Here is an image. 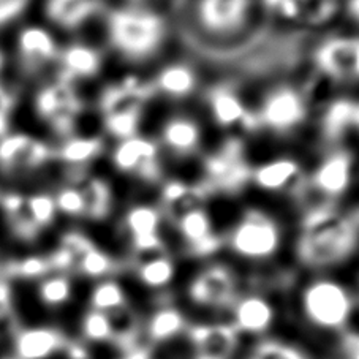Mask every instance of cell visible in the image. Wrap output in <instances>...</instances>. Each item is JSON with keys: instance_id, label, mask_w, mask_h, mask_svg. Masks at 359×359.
I'll use <instances>...</instances> for the list:
<instances>
[{"instance_id": "836d02e7", "label": "cell", "mask_w": 359, "mask_h": 359, "mask_svg": "<svg viewBox=\"0 0 359 359\" xmlns=\"http://www.w3.org/2000/svg\"><path fill=\"white\" fill-rule=\"evenodd\" d=\"M81 327L84 339L94 340V342H102V340H107L113 336L114 321L113 317H109V315L90 309V311L84 315Z\"/></svg>"}, {"instance_id": "b9f144b4", "label": "cell", "mask_w": 359, "mask_h": 359, "mask_svg": "<svg viewBox=\"0 0 359 359\" xmlns=\"http://www.w3.org/2000/svg\"><path fill=\"white\" fill-rule=\"evenodd\" d=\"M346 13L359 24V0H346Z\"/></svg>"}, {"instance_id": "60d3db41", "label": "cell", "mask_w": 359, "mask_h": 359, "mask_svg": "<svg viewBox=\"0 0 359 359\" xmlns=\"http://www.w3.org/2000/svg\"><path fill=\"white\" fill-rule=\"evenodd\" d=\"M15 104V95L11 94L10 89L4 83H0V113L10 114Z\"/></svg>"}, {"instance_id": "ac0fdd59", "label": "cell", "mask_w": 359, "mask_h": 359, "mask_svg": "<svg viewBox=\"0 0 359 359\" xmlns=\"http://www.w3.org/2000/svg\"><path fill=\"white\" fill-rule=\"evenodd\" d=\"M62 334L51 326H30L18 331L15 353L18 359H48L62 346Z\"/></svg>"}, {"instance_id": "d6a6232c", "label": "cell", "mask_w": 359, "mask_h": 359, "mask_svg": "<svg viewBox=\"0 0 359 359\" xmlns=\"http://www.w3.org/2000/svg\"><path fill=\"white\" fill-rule=\"evenodd\" d=\"M73 269L86 277L102 278L108 276L111 269H113V259L103 250L92 244L88 250L76 258Z\"/></svg>"}, {"instance_id": "603a6c76", "label": "cell", "mask_w": 359, "mask_h": 359, "mask_svg": "<svg viewBox=\"0 0 359 359\" xmlns=\"http://www.w3.org/2000/svg\"><path fill=\"white\" fill-rule=\"evenodd\" d=\"M162 142L177 156H189L201 142V128L195 119L187 116H175L165 122Z\"/></svg>"}, {"instance_id": "4dcf8cb0", "label": "cell", "mask_w": 359, "mask_h": 359, "mask_svg": "<svg viewBox=\"0 0 359 359\" xmlns=\"http://www.w3.org/2000/svg\"><path fill=\"white\" fill-rule=\"evenodd\" d=\"M72 280L64 272H51L39 285V298L48 307H60L72 299Z\"/></svg>"}, {"instance_id": "e0dca14e", "label": "cell", "mask_w": 359, "mask_h": 359, "mask_svg": "<svg viewBox=\"0 0 359 359\" xmlns=\"http://www.w3.org/2000/svg\"><path fill=\"white\" fill-rule=\"evenodd\" d=\"M209 109L215 123L224 128H253L258 126L257 116L249 113L236 92L226 88L215 89L209 95Z\"/></svg>"}, {"instance_id": "2e32d148", "label": "cell", "mask_w": 359, "mask_h": 359, "mask_svg": "<svg viewBox=\"0 0 359 359\" xmlns=\"http://www.w3.org/2000/svg\"><path fill=\"white\" fill-rule=\"evenodd\" d=\"M250 177L263 190L294 194L302 185V168L296 160L282 157L259 165L250 172Z\"/></svg>"}, {"instance_id": "d4e9b609", "label": "cell", "mask_w": 359, "mask_h": 359, "mask_svg": "<svg viewBox=\"0 0 359 359\" xmlns=\"http://www.w3.org/2000/svg\"><path fill=\"white\" fill-rule=\"evenodd\" d=\"M136 276H138L140 282L144 287L160 290L168 287L172 278H175L176 264L162 252L144 255L142 259H140L138 268H136Z\"/></svg>"}, {"instance_id": "f546056e", "label": "cell", "mask_w": 359, "mask_h": 359, "mask_svg": "<svg viewBox=\"0 0 359 359\" xmlns=\"http://www.w3.org/2000/svg\"><path fill=\"white\" fill-rule=\"evenodd\" d=\"M185 327V318L176 307H160L147 321V334L152 340L163 342L177 336Z\"/></svg>"}, {"instance_id": "f35d334b", "label": "cell", "mask_w": 359, "mask_h": 359, "mask_svg": "<svg viewBox=\"0 0 359 359\" xmlns=\"http://www.w3.org/2000/svg\"><path fill=\"white\" fill-rule=\"evenodd\" d=\"M15 321L13 296L7 282L0 280V330H7Z\"/></svg>"}, {"instance_id": "52a82bcc", "label": "cell", "mask_w": 359, "mask_h": 359, "mask_svg": "<svg viewBox=\"0 0 359 359\" xmlns=\"http://www.w3.org/2000/svg\"><path fill=\"white\" fill-rule=\"evenodd\" d=\"M53 152L46 142L26 133H8L0 140V170L5 175H24L41 168Z\"/></svg>"}, {"instance_id": "7dc6e473", "label": "cell", "mask_w": 359, "mask_h": 359, "mask_svg": "<svg viewBox=\"0 0 359 359\" xmlns=\"http://www.w3.org/2000/svg\"><path fill=\"white\" fill-rule=\"evenodd\" d=\"M133 2H135V4H138V5H140V2H144V0H133Z\"/></svg>"}, {"instance_id": "8fae6325", "label": "cell", "mask_w": 359, "mask_h": 359, "mask_svg": "<svg viewBox=\"0 0 359 359\" xmlns=\"http://www.w3.org/2000/svg\"><path fill=\"white\" fill-rule=\"evenodd\" d=\"M276 323V307L262 294L239 296L231 306V327L236 334L263 337Z\"/></svg>"}, {"instance_id": "9c48e42d", "label": "cell", "mask_w": 359, "mask_h": 359, "mask_svg": "<svg viewBox=\"0 0 359 359\" xmlns=\"http://www.w3.org/2000/svg\"><path fill=\"white\" fill-rule=\"evenodd\" d=\"M123 228L132 241L133 249L141 257L152 255L163 250L162 212L149 204H138L128 209L123 217Z\"/></svg>"}, {"instance_id": "7a4b0ae2", "label": "cell", "mask_w": 359, "mask_h": 359, "mask_svg": "<svg viewBox=\"0 0 359 359\" xmlns=\"http://www.w3.org/2000/svg\"><path fill=\"white\" fill-rule=\"evenodd\" d=\"M355 299L350 290L334 278H315L299 293V313L309 327L337 337L348 330Z\"/></svg>"}, {"instance_id": "d590c367", "label": "cell", "mask_w": 359, "mask_h": 359, "mask_svg": "<svg viewBox=\"0 0 359 359\" xmlns=\"http://www.w3.org/2000/svg\"><path fill=\"white\" fill-rule=\"evenodd\" d=\"M141 113H121L104 116V127L119 141L138 135Z\"/></svg>"}, {"instance_id": "1f68e13d", "label": "cell", "mask_w": 359, "mask_h": 359, "mask_svg": "<svg viewBox=\"0 0 359 359\" xmlns=\"http://www.w3.org/2000/svg\"><path fill=\"white\" fill-rule=\"evenodd\" d=\"M356 104L350 100H337L327 107L323 119L325 133L330 138L336 140L342 136L351 126H355Z\"/></svg>"}, {"instance_id": "277c9868", "label": "cell", "mask_w": 359, "mask_h": 359, "mask_svg": "<svg viewBox=\"0 0 359 359\" xmlns=\"http://www.w3.org/2000/svg\"><path fill=\"white\" fill-rule=\"evenodd\" d=\"M282 231L277 220L262 210H249L228 236L230 249L245 259H266L278 250Z\"/></svg>"}, {"instance_id": "8d00e7d4", "label": "cell", "mask_w": 359, "mask_h": 359, "mask_svg": "<svg viewBox=\"0 0 359 359\" xmlns=\"http://www.w3.org/2000/svg\"><path fill=\"white\" fill-rule=\"evenodd\" d=\"M10 272L18 277L22 278H41L51 274V264H49L48 257H40V255H32L20 259V262H15L10 266Z\"/></svg>"}, {"instance_id": "cb8c5ba5", "label": "cell", "mask_w": 359, "mask_h": 359, "mask_svg": "<svg viewBox=\"0 0 359 359\" xmlns=\"http://www.w3.org/2000/svg\"><path fill=\"white\" fill-rule=\"evenodd\" d=\"M162 200L166 214L176 224L184 214L190 212L191 209L201 208L203 194L200 189L194 187V185L171 181L163 187Z\"/></svg>"}, {"instance_id": "44dd1931", "label": "cell", "mask_w": 359, "mask_h": 359, "mask_svg": "<svg viewBox=\"0 0 359 359\" xmlns=\"http://www.w3.org/2000/svg\"><path fill=\"white\" fill-rule=\"evenodd\" d=\"M60 79L73 84V81L90 78L98 73L102 67V57L95 48L84 43H73L64 51H59Z\"/></svg>"}, {"instance_id": "7402d4cb", "label": "cell", "mask_w": 359, "mask_h": 359, "mask_svg": "<svg viewBox=\"0 0 359 359\" xmlns=\"http://www.w3.org/2000/svg\"><path fill=\"white\" fill-rule=\"evenodd\" d=\"M107 0H46L45 11L49 20L64 29H76L95 18Z\"/></svg>"}, {"instance_id": "5b68a950", "label": "cell", "mask_w": 359, "mask_h": 359, "mask_svg": "<svg viewBox=\"0 0 359 359\" xmlns=\"http://www.w3.org/2000/svg\"><path fill=\"white\" fill-rule=\"evenodd\" d=\"M189 298L208 309L230 307L239 298L236 274L225 264H212L198 272L189 285Z\"/></svg>"}, {"instance_id": "484cf974", "label": "cell", "mask_w": 359, "mask_h": 359, "mask_svg": "<svg viewBox=\"0 0 359 359\" xmlns=\"http://www.w3.org/2000/svg\"><path fill=\"white\" fill-rule=\"evenodd\" d=\"M156 88L171 98L189 97L196 88V73L185 64L168 65L158 73Z\"/></svg>"}, {"instance_id": "bcb514c9", "label": "cell", "mask_w": 359, "mask_h": 359, "mask_svg": "<svg viewBox=\"0 0 359 359\" xmlns=\"http://www.w3.org/2000/svg\"><path fill=\"white\" fill-rule=\"evenodd\" d=\"M4 64H5V57H4L2 51H0V70H2V68H4Z\"/></svg>"}, {"instance_id": "6da1fadb", "label": "cell", "mask_w": 359, "mask_h": 359, "mask_svg": "<svg viewBox=\"0 0 359 359\" xmlns=\"http://www.w3.org/2000/svg\"><path fill=\"white\" fill-rule=\"evenodd\" d=\"M356 244V222L330 204L313 208L302 222L299 257L313 268H327L344 262Z\"/></svg>"}, {"instance_id": "f6af8a7d", "label": "cell", "mask_w": 359, "mask_h": 359, "mask_svg": "<svg viewBox=\"0 0 359 359\" xmlns=\"http://www.w3.org/2000/svg\"><path fill=\"white\" fill-rule=\"evenodd\" d=\"M355 126L359 127V104H356V116H355Z\"/></svg>"}, {"instance_id": "30bf717a", "label": "cell", "mask_w": 359, "mask_h": 359, "mask_svg": "<svg viewBox=\"0 0 359 359\" xmlns=\"http://www.w3.org/2000/svg\"><path fill=\"white\" fill-rule=\"evenodd\" d=\"M252 0H196L195 15L209 32H234L249 20Z\"/></svg>"}, {"instance_id": "e575fe53", "label": "cell", "mask_w": 359, "mask_h": 359, "mask_svg": "<svg viewBox=\"0 0 359 359\" xmlns=\"http://www.w3.org/2000/svg\"><path fill=\"white\" fill-rule=\"evenodd\" d=\"M57 212L70 217H86V203L81 190L76 184H68L54 195Z\"/></svg>"}, {"instance_id": "74e56055", "label": "cell", "mask_w": 359, "mask_h": 359, "mask_svg": "<svg viewBox=\"0 0 359 359\" xmlns=\"http://www.w3.org/2000/svg\"><path fill=\"white\" fill-rule=\"evenodd\" d=\"M332 359H359V331L346 330L334 342Z\"/></svg>"}, {"instance_id": "83f0119b", "label": "cell", "mask_w": 359, "mask_h": 359, "mask_svg": "<svg viewBox=\"0 0 359 359\" xmlns=\"http://www.w3.org/2000/svg\"><path fill=\"white\" fill-rule=\"evenodd\" d=\"M90 304L94 311L103 312L113 317L127 311V294L119 282L102 280L95 285L90 294Z\"/></svg>"}, {"instance_id": "ee69618b", "label": "cell", "mask_w": 359, "mask_h": 359, "mask_svg": "<svg viewBox=\"0 0 359 359\" xmlns=\"http://www.w3.org/2000/svg\"><path fill=\"white\" fill-rule=\"evenodd\" d=\"M353 78H359V40L355 51V62H353Z\"/></svg>"}, {"instance_id": "7c38bea8", "label": "cell", "mask_w": 359, "mask_h": 359, "mask_svg": "<svg viewBox=\"0 0 359 359\" xmlns=\"http://www.w3.org/2000/svg\"><path fill=\"white\" fill-rule=\"evenodd\" d=\"M113 163L122 172L154 179L158 175L157 142L138 135L122 140L113 152Z\"/></svg>"}, {"instance_id": "d6986e66", "label": "cell", "mask_w": 359, "mask_h": 359, "mask_svg": "<svg viewBox=\"0 0 359 359\" xmlns=\"http://www.w3.org/2000/svg\"><path fill=\"white\" fill-rule=\"evenodd\" d=\"M182 239L195 253L208 255L217 250L219 238L215 236L209 214L201 208L191 209L176 222Z\"/></svg>"}, {"instance_id": "7bdbcfd3", "label": "cell", "mask_w": 359, "mask_h": 359, "mask_svg": "<svg viewBox=\"0 0 359 359\" xmlns=\"http://www.w3.org/2000/svg\"><path fill=\"white\" fill-rule=\"evenodd\" d=\"M10 133V114L0 113V140Z\"/></svg>"}, {"instance_id": "4fadbf2b", "label": "cell", "mask_w": 359, "mask_h": 359, "mask_svg": "<svg viewBox=\"0 0 359 359\" xmlns=\"http://www.w3.org/2000/svg\"><path fill=\"white\" fill-rule=\"evenodd\" d=\"M206 171L210 182L228 190L241 187L250 177L252 172L244 162L243 147L239 141L226 142L225 147L209 157Z\"/></svg>"}, {"instance_id": "ab89813d", "label": "cell", "mask_w": 359, "mask_h": 359, "mask_svg": "<svg viewBox=\"0 0 359 359\" xmlns=\"http://www.w3.org/2000/svg\"><path fill=\"white\" fill-rule=\"evenodd\" d=\"M27 4L29 0H0V26L20 16Z\"/></svg>"}, {"instance_id": "3957f363", "label": "cell", "mask_w": 359, "mask_h": 359, "mask_svg": "<svg viewBox=\"0 0 359 359\" xmlns=\"http://www.w3.org/2000/svg\"><path fill=\"white\" fill-rule=\"evenodd\" d=\"M165 30L163 18L138 4L116 8L108 20L111 45L130 59H146L156 53Z\"/></svg>"}, {"instance_id": "9a60e30c", "label": "cell", "mask_w": 359, "mask_h": 359, "mask_svg": "<svg viewBox=\"0 0 359 359\" xmlns=\"http://www.w3.org/2000/svg\"><path fill=\"white\" fill-rule=\"evenodd\" d=\"M353 177V157L346 151H336L321 160L313 171L312 184L321 194L336 198L350 187Z\"/></svg>"}, {"instance_id": "4316f807", "label": "cell", "mask_w": 359, "mask_h": 359, "mask_svg": "<svg viewBox=\"0 0 359 359\" xmlns=\"http://www.w3.org/2000/svg\"><path fill=\"white\" fill-rule=\"evenodd\" d=\"M76 185L84 196L86 217L102 219L109 212L113 195L107 182L100 177H83Z\"/></svg>"}, {"instance_id": "ffe728a7", "label": "cell", "mask_w": 359, "mask_h": 359, "mask_svg": "<svg viewBox=\"0 0 359 359\" xmlns=\"http://www.w3.org/2000/svg\"><path fill=\"white\" fill-rule=\"evenodd\" d=\"M358 39H334L323 43L317 51V64L326 76L332 79L353 78Z\"/></svg>"}, {"instance_id": "8992f818", "label": "cell", "mask_w": 359, "mask_h": 359, "mask_svg": "<svg viewBox=\"0 0 359 359\" xmlns=\"http://www.w3.org/2000/svg\"><path fill=\"white\" fill-rule=\"evenodd\" d=\"M35 109L55 132L70 135L73 122L81 111V102L73 89V84L59 78L57 81L45 86L36 94Z\"/></svg>"}, {"instance_id": "f1b7e54d", "label": "cell", "mask_w": 359, "mask_h": 359, "mask_svg": "<svg viewBox=\"0 0 359 359\" xmlns=\"http://www.w3.org/2000/svg\"><path fill=\"white\" fill-rule=\"evenodd\" d=\"M103 142L100 138H86V136H68L57 152L59 158L67 165L83 166L94 160L100 154Z\"/></svg>"}, {"instance_id": "5bb4252c", "label": "cell", "mask_w": 359, "mask_h": 359, "mask_svg": "<svg viewBox=\"0 0 359 359\" xmlns=\"http://www.w3.org/2000/svg\"><path fill=\"white\" fill-rule=\"evenodd\" d=\"M18 54L22 67L35 73L59 57V46L48 29L27 26L18 35Z\"/></svg>"}, {"instance_id": "ba28073f", "label": "cell", "mask_w": 359, "mask_h": 359, "mask_svg": "<svg viewBox=\"0 0 359 359\" xmlns=\"http://www.w3.org/2000/svg\"><path fill=\"white\" fill-rule=\"evenodd\" d=\"M306 114V98L298 90L278 88L264 98L257 121L277 133H287L301 126Z\"/></svg>"}]
</instances>
